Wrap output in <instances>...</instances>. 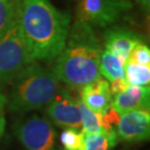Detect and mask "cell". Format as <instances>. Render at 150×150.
Masks as SVG:
<instances>
[{"mask_svg": "<svg viewBox=\"0 0 150 150\" xmlns=\"http://www.w3.org/2000/svg\"><path fill=\"white\" fill-rule=\"evenodd\" d=\"M47 115L58 127L67 129L81 128V113L78 98L73 97L65 88L59 90L53 100L46 106Z\"/></svg>", "mask_w": 150, "mask_h": 150, "instance_id": "52a82bcc", "label": "cell"}, {"mask_svg": "<svg viewBox=\"0 0 150 150\" xmlns=\"http://www.w3.org/2000/svg\"><path fill=\"white\" fill-rule=\"evenodd\" d=\"M125 79L130 86H149L150 65L127 61L125 64Z\"/></svg>", "mask_w": 150, "mask_h": 150, "instance_id": "9a60e30c", "label": "cell"}, {"mask_svg": "<svg viewBox=\"0 0 150 150\" xmlns=\"http://www.w3.org/2000/svg\"><path fill=\"white\" fill-rule=\"evenodd\" d=\"M7 103H8V98H6L4 93H3L1 91V89H0V116H4L5 107H6Z\"/></svg>", "mask_w": 150, "mask_h": 150, "instance_id": "ffe728a7", "label": "cell"}, {"mask_svg": "<svg viewBox=\"0 0 150 150\" xmlns=\"http://www.w3.org/2000/svg\"><path fill=\"white\" fill-rule=\"evenodd\" d=\"M118 139L127 142L147 140L150 136L149 109H139L120 114L115 129Z\"/></svg>", "mask_w": 150, "mask_h": 150, "instance_id": "ba28073f", "label": "cell"}, {"mask_svg": "<svg viewBox=\"0 0 150 150\" xmlns=\"http://www.w3.org/2000/svg\"><path fill=\"white\" fill-rule=\"evenodd\" d=\"M118 142L116 132L103 134L84 133L83 146L81 150H111Z\"/></svg>", "mask_w": 150, "mask_h": 150, "instance_id": "4fadbf2b", "label": "cell"}, {"mask_svg": "<svg viewBox=\"0 0 150 150\" xmlns=\"http://www.w3.org/2000/svg\"><path fill=\"white\" fill-rule=\"evenodd\" d=\"M31 62H34L29 55L21 30L17 9L10 25L0 36V83L10 82Z\"/></svg>", "mask_w": 150, "mask_h": 150, "instance_id": "277c9868", "label": "cell"}, {"mask_svg": "<svg viewBox=\"0 0 150 150\" xmlns=\"http://www.w3.org/2000/svg\"><path fill=\"white\" fill-rule=\"evenodd\" d=\"M80 90V100L96 113L103 115L111 107L112 95L106 79L100 77Z\"/></svg>", "mask_w": 150, "mask_h": 150, "instance_id": "30bf717a", "label": "cell"}, {"mask_svg": "<svg viewBox=\"0 0 150 150\" xmlns=\"http://www.w3.org/2000/svg\"><path fill=\"white\" fill-rule=\"evenodd\" d=\"M18 18L32 61H54L65 45L70 15L50 0H19Z\"/></svg>", "mask_w": 150, "mask_h": 150, "instance_id": "6da1fadb", "label": "cell"}, {"mask_svg": "<svg viewBox=\"0 0 150 150\" xmlns=\"http://www.w3.org/2000/svg\"><path fill=\"white\" fill-rule=\"evenodd\" d=\"M133 7L129 0H77L76 19L97 28H107Z\"/></svg>", "mask_w": 150, "mask_h": 150, "instance_id": "5b68a950", "label": "cell"}, {"mask_svg": "<svg viewBox=\"0 0 150 150\" xmlns=\"http://www.w3.org/2000/svg\"><path fill=\"white\" fill-rule=\"evenodd\" d=\"M100 41L92 25L75 20L64 49L54 59L52 71L59 82L81 89L101 77Z\"/></svg>", "mask_w": 150, "mask_h": 150, "instance_id": "7a4b0ae2", "label": "cell"}, {"mask_svg": "<svg viewBox=\"0 0 150 150\" xmlns=\"http://www.w3.org/2000/svg\"><path fill=\"white\" fill-rule=\"evenodd\" d=\"M19 0H0V36L6 31L17 13Z\"/></svg>", "mask_w": 150, "mask_h": 150, "instance_id": "e0dca14e", "label": "cell"}, {"mask_svg": "<svg viewBox=\"0 0 150 150\" xmlns=\"http://www.w3.org/2000/svg\"><path fill=\"white\" fill-rule=\"evenodd\" d=\"M130 86L127 83L125 78H121V79H116L112 81V82H109V87H110V92H111L112 97L115 96L119 93L123 92L124 90H126L128 87Z\"/></svg>", "mask_w": 150, "mask_h": 150, "instance_id": "d6986e66", "label": "cell"}, {"mask_svg": "<svg viewBox=\"0 0 150 150\" xmlns=\"http://www.w3.org/2000/svg\"><path fill=\"white\" fill-rule=\"evenodd\" d=\"M15 134L26 150H55L57 134L52 123L36 114L20 120Z\"/></svg>", "mask_w": 150, "mask_h": 150, "instance_id": "8992f818", "label": "cell"}, {"mask_svg": "<svg viewBox=\"0 0 150 150\" xmlns=\"http://www.w3.org/2000/svg\"><path fill=\"white\" fill-rule=\"evenodd\" d=\"M142 10L145 13H149L150 10V0H136Z\"/></svg>", "mask_w": 150, "mask_h": 150, "instance_id": "44dd1931", "label": "cell"}, {"mask_svg": "<svg viewBox=\"0 0 150 150\" xmlns=\"http://www.w3.org/2000/svg\"><path fill=\"white\" fill-rule=\"evenodd\" d=\"M62 88L52 70L31 62L12 79L8 106L14 112H28L46 107Z\"/></svg>", "mask_w": 150, "mask_h": 150, "instance_id": "3957f363", "label": "cell"}, {"mask_svg": "<svg viewBox=\"0 0 150 150\" xmlns=\"http://www.w3.org/2000/svg\"><path fill=\"white\" fill-rule=\"evenodd\" d=\"M5 126H6V120L4 116H0V139L4 134L5 131Z\"/></svg>", "mask_w": 150, "mask_h": 150, "instance_id": "7402d4cb", "label": "cell"}, {"mask_svg": "<svg viewBox=\"0 0 150 150\" xmlns=\"http://www.w3.org/2000/svg\"><path fill=\"white\" fill-rule=\"evenodd\" d=\"M149 86H129L112 97L111 106L119 114L139 109H149Z\"/></svg>", "mask_w": 150, "mask_h": 150, "instance_id": "8fae6325", "label": "cell"}, {"mask_svg": "<svg viewBox=\"0 0 150 150\" xmlns=\"http://www.w3.org/2000/svg\"><path fill=\"white\" fill-rule=\"evenodd\" d=\"M100 72L108 82L125 78V64L113 53L103 49L100 58Z\"/></svg>", "mask_w": 150, "mask_h": 150, "instance_id": "7c38bea8", "label": "cell"}, {"mask_svg": "<svg viewBox=\"0 0 150 150\" xmlns=\"http://www.w3.org/2000/svg\"><path fill=\"white\" fill-rule=\"evenodd\" d=\"M84 133L78 129H64L61 134V143L64 150H81L83 146Z\"/></svg>", "mask_w": 150, "mask_h": 150, "instance_id": "2e32d148", "label": "cell"}, {"mask_svg": "<svg viewBox=\"0 0 150 150\" xmlns=\"http://www.w3.org/2000/svg\"><path fill=\"white\" fill-rule=\"evenodd\" d=\"M128 61L137 62L139 64L150 65V50L147 45H145L143 42H139L136 46L129 56Z\"/></svg>", "mask_w": 150, "mask_h": 150, "instance_id": "ac0fdd59", "label": "cell"}, {"mask_svg": "<svg viewBox=\"0 0 150 150\" xmlns=\"http://www.w3.org/2000/svg\"><path fill=\"white\" fill-rule=\"evenodd\" d=\"M104 49L113 53L126 64L129 56L137 44L142 41L139 34L124 28H111L107 29L103 37Z\"/></svg>", "mask_w": 150, "mask_h": 150, "instance_id": "9c48e42d", "label": "cell"}, {"mask_svg": "<svg viewBox=\"0 0 150 150\" xmlns=\"http://www.w3.org/2000/svg\"><path fill=\"white\" fill-rule=\"evenodd\" d=\"M78 106L81 113V127L85 134H103L106 133L103 126L101 115L96 113L85 105L80 98H78Z\"/></svg>", "mask_w": 150, "mask_h": 150, "instance_id": "5bb4252c", "label": "cell"}]
</instances>
